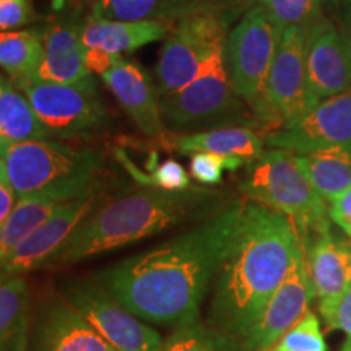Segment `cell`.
<instances>
[{"instance_id": "1", "label": "cell", "mask_w": 351, "mask_h": 351, "mask_svg": "<svg viewBox=\"0 0 351 351\" xmlns=\"http://www.w3.org/2000/svg\"><path fill=\"white\" fill-rule=\"evenodd\" d=\"M243 202L101 271L99 287L145 322L173 327L195 322L231 247Z\"/></svg>"}, {"instance_id": "2", "label": "cell", "mask_w": 351, "mask_h": 351, "mask_svg": "<svg viewBox=\"0 0 351 351\" xmlns=\"http://www.w3.org/2000/svg\"><path fill=\"white\" fill-rule=\"evenodd\" d=\"M287 215L244 199L238 230L213 282L210 326L244 341L283 283L298 245Z\"/></svg>"}, {"instance_id": "3", "label": "cell", "mask_w": 351, "mask_h": 351, "mask_svg": "<svg viewBox=\"0 0 351 351\" xmlns=\"http://www.w3.org/2000/svg\"><path fill=\"white\" fill-rule=\"evenodd\" d=\"M205 192H166L145 187L117 197L85 217L44 269H60L99 254L138 243L181 225L194 213Z\"/></svg>"}, {"instance_id": "4", "label": "cell", "mask_w": 351, "mask_h": 351, "mask_svg": "<svg viewBox=\"0 0 351 351\" xmlns=\"http://www.w3.org/2000/svg\"><path fill=\"white\" fill-rule=\"evenodd\" d=\"M3 184L16 199L43 197L56 204L93 195L103 156L91 148H77L51 140L8 143L0 140Z\"/></svg>"}, {"instance_id": "5", "label": "cell", "mask_w": 351, "mask_h": 351, "mask_svg": "<svg viewBox=\"0 0 351 351\" xmlns=\"http://www.w3.org/2000/svg\"><path fill=\"white\" fill-rule=\"evenodd\" d=\"M241 191L244 199L287 215L302 239L330 230L327 200L307 179L293 152H263L249 165Z\"/></svg>"}, {"instance_id": "6", "label": "cell", "mask_w": 351, "mask_h": 351, "mask_svg": "<svg viewBox=\"0 0 351 351\" xmlns=\"http://www.w3.org/2000/svg\"><path fill=\"white\" fill-rule=\"evenodd\" d=\"M280 32L261 7L245 12L228 34L225 44L226 67L234 93L243 98L263 127L275 132V121L267 101V80L278 47Z\"/></svg>"}, {"instance_id": "7", "label": "cell", "mask_w": 351, "mask_h": 351, "mask_svg": "<svg viewBox=\"0 0 351 351\" xmlns=\"http://www.w3.org/2000/svg\"><path fill=\"white\" fill-rule=\"evenodd\" d=\"M156 64L158 95L176 93L199 75L200 69L226 44V21L219 12L199 8L176 21Z\"/></svg>"}, {"instance_id": "8", "label": "cell", "mask_w": 351, "mask_h": 351, "mask_svg": "<svg viewBox=\"0 0 351 351\" xmlns=\"http://www.w3.org/2000/svg\"><path fill=\"white\" fill-rule=\"evenodd\" d=\"M16 85L28 98L51 137H82L98 129L106 119L93 77L72 85L25 78L16 80Z\"/></svg>"}, {"instance_id": "9", "label": "cell", "mask_w": 351, "mask_h": 351, "mask_svg": "<svg viewBox=\"0 0 351 351\" xmlns=\"http://www.w3.org/2000/svg\"><path fill=\"white\" fill-rule=\"evenodd\" d=\"M65 301L78 311L114 351H158L163 337L121 306L99 285L73 282L65 288Z\"/></svg>"}, {"instance_id": "10", "label": "cell", "mask_w": 351, "mask_h": 351, "mask_svg": "<svg viewBox=\"0 0 351 351\" xmlns=\"http://www.w3.org/2000/svg\"><path fill=\"white\" fill-rule=\"evenodd\" d=\"M265 95L275 130L301 119L319 103L307 77L306 28L291 26L280 34Z\"/></svg>"}, {"instance_id": "11", "label": "cell", "mask_w": 351, "mask_h": 351, "mask_svg": "<svg viewBox=\"0 0 351 351\" xmlns=\"http://www.w3.org/2000/svg\"><path fill=\"white\" fill-rule=\"evenodd\" d=\"M234 95L225 46H221L189 85L176 93L160 96L161 117L173 129L205 124L230 112L234 106Z\"/></svg>"}, {"instance_id": "12", "label": "cell", "mask_w": 351, "mask_h": 351, "mask_svg": "<svg viewBox=\"0 0 351 351\" xmlns=\"http://www.w3.org/2000/svg\"><path fill=\"white\" fill-rule=\"evenodd\" d=\"M314 298L315 289L307 265L306 245L301 239L283 283L271 296L256 328L244 340L247 351L270 350L285 332L304 317Z\"/></svg>"}, {"instance_id": "13", "label": "cell", "mask_w": 351, "mask_h": 351, "mask_svg": "<svg viewBox=\"0 0 351 351\" xmlns=\"http://www.w3.org/2000/svg\"><path fill=\"white\" fill-rule=\"evenodd\" d=\"M265 143L295 155L333 145H351V88L320 99L301 119L267 135Z\"/></svg>"}, {"instance_id": "14", "label": "cell", "mask_w": 351, "mask_h": 351, "mask_svg": "<svg viewBox=\"0 0 351 351\" xmlns=\"http://www.w3.org/2000/svg\"><path fill=\"white\" fill-rule=\"evenodd\" d=\"M95 200L93 194L60 204L41 226L29 232L5 257L0 258V278L23 276L28 271L44 269L70 232L93 210Z\"/></svg>"}, {"instance_id": "15", "label": "cell", "mask_w": 351, "mask_h": 351, "mask_svg": "<svg viewBox=\"0 0 351 351\" xmlns=\"http://www.w3.org/2000/svg\"><path fill=\"white\" fill-rule=\"evenodd\" d=\"M306 67L319 101L351 88V51L341 29L326 16L306 28Z\"/></svg>"}, {"instance_id": "16", "label": "cell", "mask_w": 351, "mask_h": 351, "mask_svg": "<svg viewBox=\"0 0 351 351\" xmlns=\"http://www.w3.org/2000/svg\"><path fill=\"white\" fill-rule=\"evenodd\" d=\"M29 351H114L65 300L51 301L32 330Z\"/></svg>"}, {"instance_id": "17", "label": "cell", "mask_w": 351, "mask_h": 351, "mask_svg": "<svg viewBox=\"0 0 351 351\" xmlns=\"http://www.w3.org/2000/svg\"><path fill=\"white\" fill-rule=\"evenodd\" d=\"M82 26L75 20L56 19L43 29V59L32 80L72 85L91 78L83 60Z\"/></svg>"}, {"instance_id": "18", "label": "cell", "mask_w": 351, "mask_h": 351, "mask_svg": "<svg viewBox=\"0 0 351 351\" xmlns=\"http://www.w3.org/2000/svg\"><path fill=\"white\" fill-rule=\"evenodd\" d=\"M101 78L143 135L150 138L163 137L160 99L152 78L140 65L121 59Z\"/></svg>"}, {"instance_id": "19", "label": "cell", "mask_w": 351, "mask_h": 351, "mask_svg": "<svg viewBox=\"0 0 351 351\" xmlns=\"http://www.w3.org/2000/svg\"><path fill=\"white\" fill-rule=\"evenodd\" d=\"M302 241L319 309L324 311L339 300L351 283V245L335 238L330 230Z\"/></svg>"}, {"instance_id": "20", "label": "cell", "mask_w": 351, "mask_h": 351, "mask_svg": "<svg viewBox=\"0 0 351 351\" xmlns=\"http://www.w3.org/2000/svg\"><path fill=\"white\" fill-rule=\"evenodd\" d=\"M165 147L181 155L212 153L225 158H238L251 165L265 152V138L249 127H219L194 134L173 135L165 138Z\"/></svg>"}, {"instance_id": "21", "label": "cell", "mask_w": 351, "mask_h": 351, "mask_svg": "<svg viewBox=\"0 0 351 351\" xmlns=\"http://www.w3.org/2000/svg\"><path fill=\"white\" fill-rule=\"evenodd\" d=\"M171 26L166 21H114L91 15L82 26L83 49H99L111 54L132 52L166 38Z\"/></svg>"}, {"instance_id": "22", "label": "cell", "mask_w": 351, "mask_h": 351, "mask_svg": "<svg viewBox=\"0 0 351 351\" xmlns=\"http://www.w3.org/2000/svg\"><path fill=\"white\" fill-rule=\"evenodd\" d=\"M32 306L25 276L0 278V351H29Z\"/></svg>"}, {"instance_id": "23", "label": "cell", "mask_w": 351, "mask_h": 351, "mask_svg": "<svg viewBox=\"0 0 351 351\" xmlns=\"http://www.w3.org/2000/svg\"><path fill=\"white\" fill-rule=\"evenodd\" d=\"M296 158L307 179L328 204L351 187V145H333Z\"/></svg>"}, {"instance_id": "24", "label": "cell", "mask_w": 351, "mask_h": 351, "mask_svg": "<svg viewBox=\"0 0 351 351\" xmlns=\"http://www.w3.org/2000/svg\"><path fill=\"white\" fill-rule=\"evenodd\" d=\"M191 0H98L95 16L114 21H178L199 10Z\"/></svg>"}, {"instance_id": "25", "label": "cell", "mask_w": 351, "mask_h": 351, "mask_svg": "<svg viewBox=\"0 0 351 351\" xmlns=\"http://www.w3.org/2000/svg\"><path fill=\"white\" fill-rule=\"evenodd\" d=\"M49 137V132L41 124L28 98L5 85L0 93V140L19 143Z\"/></svg>"}, {"instance_id": "26", "label": "cell", "mask_w": 351, "mask_h": 351, "mask_svg": "<svg viewBox=\"0 0 351 351\" xmlns=\"http://www.w3.org/2000/svg\"><path fill=\"white\" fill-rule=\"evenodd\" d=\"M43 59V29L0 32V69L13 80L32 78Z\"/></svg>"}, {"instance_id": "27", "label": "cell", "mask_w": 351, "mask_h": 351, "mask_svg": "<svg viewBox=\"0 0 351 351\" xmlns=\"http://www.w3.org/2000/svg\"><path fill=\"white\" fill-rule=\"evenodd\" d=\"M158 351H247V348L244 341L195 320L176 327Z\"/></svg>"}, {"instance_id": "28", "label": "cell", "mask_w": 351, "mask_h": 351, "mask_svg": "<svg viewBox=\"0 0 351 351\" xmlns=\"http://www.w3.org/2000/svg\"><path fill=\"white\" fill-rule=\"evenodd\" d=\"M257 5L280 32L291 26L309 28L324 19L322 0H257Z\"/></svg>"}, {"instance_id": "29", "label": "cell", "mask_w": 351, "mask_h": 351, "mask_svg": "<svg viewBox=\"0 0 351 351\" xmlns=\"http://www.w3.org/2000/svg\"><path fill=\"white\" fill-rule=\"evenodd\" d=\"M119 158L122 165L132 174V178L138 184H142L143 187L160 189V191L166 192H184L191 189V174L176 160L169 158V160L160 165L147 166L148 171H143L132 163L129 158L125 156V153L121 152Z\"/></svg>"}, {"instance_id": "30", "label": "cell", "mask_w": 351, "mask_h": 351, "mask_svg": "<svg viewBox=\"0 0 351 351\" xmlns=\"http://www.w3.org/2000/svg\"><path fill=\"white\" fill-rule=\"evenodd\" d=\"M267 351H327L317 315L307 313Z\"/></svg>"}, {"instance_id": "31", "label": "cell", "mask_w": 351, "mask_h": 351, "mask_svg": "<svg viewBox=\"0 0 351 351\" xmlns=\"http://www.w3.org/2000/svg\"><path fill=\"white\" fill-rule=\"evenodd\" d=\"M245 165L238 158H225L212 153H194L191 158V178L205 186L221 182L225 171H236Z\"/></svg>"}, {"instance_id": "32", "label": "cell", "mask_w": 351, "mask_h": 351, "mask_svg": "<svg viewBox=\"0 0 351 351\" xmlns=\"http://www.w3.org/2000/svg\"><path fill=\"white\" fill-rule=\"evenodd\" d=\"M33 19L32 0H0V32H12L32 23Z\"/></svg>"}, {"instance_id": "33", "label": "cell", "mask_w": 351, "mask_h": 351, "mask_svg": "<svg viewBox=\"0 0 351 351\" xmlns=\"http://www.w3.org/2000/svg\"><path fill=\"white\" fill-rule=\"evenodd\" d=\"M326 319L328 328L332 330H343L346 335L351 337V283L339 300L327 309L320 311Z\"/></svg>"}, {"instance_id": "34", "label": "cell", "mask_w": 351, "mask_h": 351, "mask_svg": "<svg viewBox=\"0 0 351 351\" xmlns=\"http://www.w3.org/2000/svg\"><path fill=\"white\" fill-rule=\"evenodd\" d=\"M121 59V54H111V52H104L99 49L83 51V60H85L88 72H90L91 75L96 73V75L103 77L104 73H106L108 70H111Z\"/></svg>"}, {"instance_id": "35", "label": "cell", "mask_w": 351, "mask_h": 351, "mask_svg": "<svg viewBox=\"0 0 351 351\" xmlns=\"http://www.w3.org/2000/svg\"><path fill=\"white\" fill-rule=\"evenodd\" d=\"M328 215L332 221L337 223L346 234H351V187L330 202Z\"/></svg>"}, {"instance_id": "36", "label": "cell", "mask_w": 351, "mask_h": 351, "mask_svg": "<svg viewBox=\"0 0 351 351\" xmlns=\"http://www.w3.org/2000/svg\"><path fill=\"white\" fill-rule=\"evenodd\" d=\"M16 202V195L13 194V191L10 187L7 186V184L0 182V230H2L3 225H5V221L10 217L12 210L15 208Z\"/></svg>"}, {"instance_id": "37", "label": "cell", "mask_w": 351, "mask_h": 351, "mask_svg": "<svg viewBox=\"0 0 351 351\" xmlns=\"http://www.w3.org/2000/svg\"><path fill=\"white\" fill-rule=\"evenodd\" d=\"M341 33L348 43L350 51H351V7L350 5H343V15H341V26H340Z\"/></svg>"}, {"instance_id": "38", "label": "cell", "mask_w": 351, "mask_h": 351, "mask_svg": "<svg viewBox=\"0 0 351 351\" xmlns=\"http://www.w3.org/2000/svg\"><path fill=\"white\" fill-rule=\"evenodd\" d=\"M341 351H351V337H348V340L345 341L343 348H341Z\"/></svg>"}, {"instance_id": "39", "label": "cell", "mask_w": 351, "mask_h": 351, "mask_svg": "<svg viewBox=\"0 0 351 351\" xmlns=\"http://www.w3.org/2000/svg\"><path fill=\"white\" fill-rule=\"evenodd\" d=\"M0 182H3V161L0 158Z\"/></svg>"}, {"instance_id": "40", "label": "cell", "mask_w": 351, "mask_h": 351, "mask_svg": "<svg viewBox=\"0 0 351 351\" xmlns=\"http://www.w3.org/2000/svg\"><path fill=\"white\" fill-rule=\"evenodd\" d=\"M5 85H7V82L3 80V78H0V93H2V90L5 88Z\"/></svg>"}, {"instance_id": "41", "label": "cell", "mask_w": 351, "mask_h": 351, "mask_svg": "<svg viewBox=\"0 0 351 351\" xmlns=\"http://www.w3.org/2000/svg\"><path fill=\"white\" fill-rule=\"evenodd\" d=\"M343 2V5H350L351 7V0H341Z\"/></svg>"}, {"instance_id": "42", "label": "cell", "mask_w": 351, "mask_h": 351, "mask_svg": "<svg viewBox=\"0 0 351 351\" xmlns=\"http://www.w3.org/2000/svg\"><path fill=\"white\" fill-rule=\"evenodd\" d=\"M330 2H333V3H337V2H339V0H330Z\"/></svg>"}, {"instance_id": "43", "label": "cell", "mask_w": 351, "mask_h": 351, "mask_svg": "<svg viewBox=\"0 0 351 351\" xmlns=\"http://www.w3.org/2000/svg\"><path fill=\"white\" fill-rule=\"evenodd\" d=\"M350 238H351V234H350Z\"/></svg>"}]
</instances>
